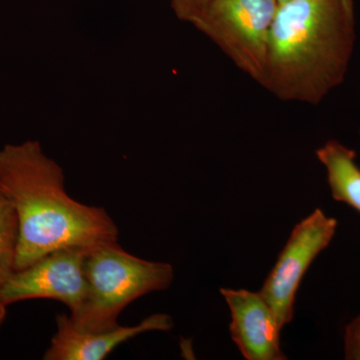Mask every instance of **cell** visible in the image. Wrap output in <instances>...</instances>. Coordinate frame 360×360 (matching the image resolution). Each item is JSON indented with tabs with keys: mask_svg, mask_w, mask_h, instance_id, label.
Wrapping results in <instances>:
<instances>
[{
	"mask_svg": "<svg viewBox=\"0 0 360 360\" xmlns=\"http://www.w3.org/2000/svg\"><path fill=\"white\" fill-rule=\"evenodd\" d=\"M356 37L354 0L279 4L260 85L279 101L317 105L345 82Z\"/></svg>",
	"mask_w": 360,
	"mask_h": 360,
	"instance_id": "2",
	"label": "cell"
},
{
	"mask_svg": "<svg viewBox=\"0 0 360 360\" xmlns=\"http://www.w3.org/2000/svg\"><path fill=\"white\" fill-rule=\"evenodd\" d=\"M336 229L338 220L316 208L295 225L279 253L259 291L283 328L295 317L296 295L303 277L330 245Z\"/></svg>",
	"mask_w": 360,
	"mask_h": 360,
	"instance_id": "5",
	"label": "cell"
},
{
	"mask_svg": "<svg viewBox=\"0 0 360 360\" xmlns=\"http://www.w3.org/2000/svg\"><path fill=\"white\" fill-rule=\"evenodd\" d=\"M0 194L18 219L15 270L52 251L118 241L120 229L108 212L68 195L63 168L37 141L0 149Z\"/></svg>",
	"mask_w": 360,
	"mask_h": 360,
	"instance_id": "1",
	"label": "cell"
},
{
	"mask_svg": "<svg viewBox=\"0 0 360 360\" xmlns=\"http://www.w3.org/2000/svg\"><path fill=\"white\" fill-rule=\"evenodd\" d=\"M87 291L82 307L70 315L73 326L104 333L120 326L122 310L148 293L167 290L174 279L168 262L142 259L123 250L118 241L89 248L85 258Z\"/></svg>",
	"mask_w": 360,
	"mask_h": 360,
	"instance_id": "3",
	"label": "cell"
},
{
	"mask_svg": "<svg viewBox=\"0 0 360 360\" xmlns=\"http://www.w3.org/2000/svg\"><path fill=\"white\" fill-rule=\"evenodd\" d=\"M213 0H170L172 11L179 20L191 23Z\"/></svg>",
	"mask_w": 360,
	"mask_h": 360,
	"instance_id": "11",
	"label": "cell"
},
{
	"mask_svg": "<svg viewBox=\"0 0 360 360\" xmlns=\"http://www.w3.org/2000/svg\"><path fill=\"white\" fill-rule=\"evenodd\" d=\"M315 153L326 168L333 200L360 213V168L356 153L340 141L330 139Z\"/></svg>",
	"mask_w": 360,
	"mask_h": 360,
	"instance_id": "9",
	"label": "cell"
},
{
	"mask_svg": "<svg viewBox=\"0 0 360 360\" xmlns=\"http://www.w3.org/2000/svg\"><path fill=\"white\" fill-rule=\"evenodd\" d=\"M56 333L51 347L44 355V360H103L118 345L135 336L149 331H169L174 321L168 314L150 315L134 326H117L104 333H86L77 330L70 315L56 316Z\"/></svg>",
	"mask_w": 360,
	"mask_h": 360,
	"instance_id": "8",
	"label": "cell"
},
{
	"mask_svg": "<svg viewBox=\"0 0 360 360\" xmlns=\"http://www.w3.org/2000/svg\"><path fill=\"white\" fill-rule=\"evenodd\" d=\"M231 311V340L248 360H285L283 326L260 291L220 288Z\"/></svg>",
	"mask_w": 360,
	"mask_h": 360,
	"instance_id": "7",
	"label": "cell"
},
{
	"mask_svg": "<svg viewBox=\"0 0 360 360\" xmlns=\"http://www.w3.org/2000/svg\"><path fill=\"white\" fill-rule=\"evenodd\" d=\"M18 224L13 206L0 194V288L15 271Z\"/></svg>",
	"mask_w": 360,
	"mask_h": 360,
	"instance_id": "10",
	"label": "cell"
},
{
	"mask_svg": "<svg viewBox=\"0 0 360 360\" xmlns=\"http://www.w3.org/2000/svg\"><path fill=\"white\" fill-rule=\"evenodd\" d=\"M277 1H278V4H283V2L288 1V0H277Z\"/></svg>",
	"mask_w": 360,
	"mask_h": 360,
	"instance_id": "14",
	"label": "cell"
},
{
	"mask_svg": "<svg viewBox=\"0 0 360 360\" xmlns=\"http://www.w3.org/2000/svg\"><path fill=\"white\" fill-rule=\"evenodd\" d=\"M278 6L277 0H213L191 25L260 84Z\"/></svg>",
	"mask_w": 360,
	"mask_h": 360,
	"instance_id": "4",
	"label": "cell"
},
{
	"mask_svg": "<svg viewBox=\"0 0 360 360\" xmlns=\"http://www.w3.org/2000/svg\"><path fill=\"white\" fill-rule=\"evenodd\" d=\"M89 248L52 251L30 266L15 270L0 288V300L6 305L37 298L56 300L75 315L86 295L85 258Z\"/></svg>",
	"mask_w": 360,
	"mask_h": 360,
	"instance_id": "6",
	"label": "cell"
},
{
	"mask_svg": "<svg viewBox=\"0 0 360 360\" xmlns=\"http://www.w3.org/2000/svg\"><path fill=\"white\" fill-rule=\"evenodd\" d=\"M6 307L7 305L4 304V302L0 300V326H1L2 322H4V319L6 316Z\"/></svg>",
	"mask_w": 360,
	"mask_h": 360,
	"instance_id": "13",
	"label": "cell"
},
{
	"mask_svg": "<svg viewBox=\"0 0 360 360\" xmlns=\"http://www.w3.org/2000/svg\"><path fill=\"white\" fill-rule=\"evenodd\" d=\"M345 356L348 360H360V314L345 328Z\"/></svg>",
	"mask_w": 360,
	"mask_h": 360,
	"instance_id": "12",
	"label": "cell"
}]
</instances>
